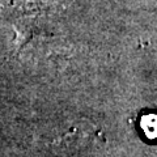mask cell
I'll use <instances>...</instances> for the list:
<instances>
[{
	"mask_svg": "<svg viewBox=\"0 0 157 157\" xmlns=\"http://www.w3.org/2000/svg\"><path fill=\"white\" fill-rule=\"evenodd\" d=\"M140 127L147 137L157 140V114H147L140 119Z\"/></svg>",
	"mask_w": 157,
	"mask_h": 157,
	"instance_id": "1",
	"label": "cell"
}]
</instances>
